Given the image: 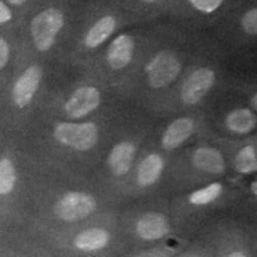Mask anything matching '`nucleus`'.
I'll return each instance as SVG.
<instances>
[{"instance_id":"7","label":"nucleus","mask_w":257,"mask_h":257,"mask_svg":"<svg viewBox=\"0 0 257 257\" xmlns=\"http://www.w3.org/2000/svg\"><path fill=\"white\" fill-rule=\"evenodd\" d=\"M246 0H170L160 17L174 19L188 27H216Z\"/></svg>"},{"instance_id":"9","label":"nucleus","mask_w":257,"mask_h":257,"mask_svg":"<svg viewBox=\"0 0 257 257\" xmlns=\"http://www.w3.org/2000/svg\"><path fill=\"white\" fill-rule=\"evenodd\" d=\"M48 136L56 146L85 153L98 144L100 128L93 121L59 120L49 127Z\"/></svg>"},{"instance_id":"22","label":"nucleus","mask_w":257,"mask_h":257,"mask_svg":"<svg viewBox=\"0 0 257 257\" xmlns=\"http://www.w3.org/2000/svg\"><path fill=\"white\" fill-rule=\"evenodd\" d=\"M234 168L240 174L250 175L257 170V149L255 143L243 146L234 156Z\"/></svg>"},{"instance_id":"28","label":"nucleus","mask_w":257,"mask_h":257,"mask_svg":"<svg viewBox=\"0 0 257 257\" xmlns=\"http://www.w3.org/2000/svg\"><path fill=\"white\" fill-rule=\"evenodd\" d=\"M141 257H163V256L154 255V253H149V255H144V256H141Z\"/></svg>"},{"instance_id":"3","label":"nucleus","mask_w":257,"mask_h":257,"mask_svg":"<svg viewBox=\"0 0 257 257\" xmlns=\"http://www.w3.org/2000/svg\"><path fill=\"white\" fill-rule=\"evenodd\" d=\"M81 9L72 0H49L34 10L18 35L21 49L56 67Z\"/></svg>"},{"instance_id":"17","label":"nucleus","mask_w":257,"mask_h":257,"mask_svg":"<svg viewBox=\"0 0 257 257\" xmlns=\"http://www.w3.org/2000/svg\"><path fill=\"white\" fill-rule=\"evenodd\" d=\"M257 125L256 112L249 107L232 108L225 114L224 126L230 134L245 136L255 131Z\"/></svg>"},{"instance_id":"20","label":"nucleus","mask_w":257,"mask_h":257,"mask_svg":"<svg viewBox=\"0 0 257 257\" xmlns=\"http://www.w3.org/2000/svg\"><path fill=\"white\" fill-rule=\"evenodd\" d=\"M110 240L108 231L102 227H92L80 232L74 238V246L82 252H98L106 248Z\"/></svg>"},{"instance_id":"29","label":"nucleus","mask_w":257,"mask_h":257,"mask_svg":"<svg viewBox=\"0 0 257 257\" xmlns=\"http://www.w3.org/2000/svg\"><path fill=\"white\" fill-rule=\"evenodd\" d=\"M2 223H4V221H3V220H0V224H2Z\"/></svg>"},{"instance_id":"26","label":"nucleus","mask_w":257,"mask_h":257,"mask_svg":"<svg viewBox=\"0 0 257 257\" xmlns=\"http://www.w3.org/2000/svg\"><path fill=\"white\" fill-rule=\"evenodd\" d=\"M225 257H249L245 252L240 251V250H234V251H231L230 253H227Z\"/></svg>"},{"instance_id":"23","label":"nucleus","mask_w":257,"mask_h":257,"mask_svg":"<svg viewBox=\"0 0 257 257\" xmlns=\"http://www.w3.org/2000/svg\"><path fill=\"white\" fill-rule=\"evenodd\" d=\"M224 191L223 185L220 182H213V184L207 185L206 187H202L198 191H194L189 195V204L194 206H206L212 202H214L220 197Z\"/></svg>"},{"instance_id":"27","label":"nucleus","mask_w":257,"mask_h":257,"mask_svg":"<svg viewBox=\"0 0 257 257\" xmlns=\"http://www.w3.org/2000/svg\"><path fill=\"white\" fill-rule=\"evenodd\" d=\"M251 191L253 193V195L257 194V182L256 181H253L251 184Z\"/></svg>"},{"instance_id":"1","label":"nucleus","mask_w":257,"mask_h":257,"mask_svg":"<svg viewBox=\"0 0 257 257\" xmlns=\"http://www.w3.org/2000/svg\"><path fill=\"white\" fill-rule=\"evenodd\" d=\"M207 48L182 32L150 31L136 67L120 86H138L153 93L168 91Z\"/></svg>"},{"instance_id":"15","label":"nucleus","mask_w":257,"mask_h":257,"mask_svg":"<svg viewBox=\"0 0 257 257\" xmlns=\"http://www.w3.org/2000/svg\"><path fill=\"white\" fill-rule=\"evenodd\" d=\"M192 165L195 169L212 175H220L225 172V159L219 149L210 146H200L193 150Z\"/></svg>"},{"instance_id":"8","label":"nucleus","mask_w":257,"mask_h":257,"mask_svg":"<svg viewBox=\"0 0 257 257\" xmlns=\"http://www.w3.org/2000/svg\"><path fill=\"white\" fill-rule=\"evenodd\" d=\"M214 28L232 50L252 53L257 42V0H246Z\"/></svg>"},{"instance_id":"21","label":"nucleus","mask_w":257,"mask_h":257,"mask_svg":"<svg viewBox=\"0 0 257 257\" xmlns=\"http://www.w3.org/2000/svg\"><path fill=\"white\" fill-rule=\"evenodd\" d=\"M25 17L9 5L5 0H0V30L18 36L23 28Z\"/></svg>"},{"instance_id":"16","label":"nucleus","mask_w":257,"mask_h":257,"mask_svg":"<svg viewBox=\"0 0 257 257\" xmlns=\"http://www.w3.org/2000/svg\"><path fill=\"white\" fill-rule=\"evenodd\" d=\"M125 12L131 15L138 23L152 18H159L162 10L170 0H112Z\"/></svg>"},{"instance_id":"11","label":"nucleus","mask_w":257,"mask_h":257,"mask_svg":"<svg viewBox=\"0 0 257 257\" xmlns=\"http://www.w3.org/2000/svg\"><path fill=\"white\" fill-rule=\"evenodd\" d=\"M96 202L92 195L83 192H68L54 205V214L60 220L72 223L85 219L95 210Z\"/></svg>"},{"instance_id":"5","label":"nucleus","mask_w":257,"mask_h":257,"mask_svg":"<svg viewBox=\"0 0 257 257\" xmlns=\"http://www.w3.org/2000/svg\"><path fill=\"white\" fill-rule=\"evenodd\" d=\"M149 35L147 29H123L80 69L94 81L120 86L136 67Z\"/></svg>"},{"instance_id":"25","label":"nucleus","mask_w":257,"mask_h":257,"mask_svg":"<svg viewBox=\"0 0 257 257\" xmlns=\"http://www.w3.org/2000/svg\"><path fill=\"white\" fill-rule=\"evenodd\" d=\"M8 133L9 134H12L11 131H10V128L8 127V125L5 124V121H4V119H3V117L2 115H0V147H2V144H4L5 142H3L2 143V138H6V136H8ZM2 150V149H0Z\"/></svg>"},{"instance_id":"14","label":"nucleus","mask_w":257,"mask_h":257,"mask_svg":"<svg viewBox=\"0 0 257 257\" xmlns=\"http://www.w3.org/2000/svg\"><path fill=\"white\" fill-rule=\"evenodd\" d=\"M137 149V144L130 140H123L114 144L107 156V166L112 174L118 178L126 175L136 159Z\"/></svg>"},{"instance_id":"6","label":"nucleus","mask_w":257,"mask_h":257,"mask_svg":"<svg viewBox=\"0 0 257 257\" xmlns=\"http://www.w3.org/2000/svg\"><path fill=\"white\" fill-rule=\"evenodd\" d=\"M224 76L221 55L213 48H207L172 88L175 89L180 104L194 107L205 100Z\"/></svg>"},{"instance_id":"13","label":"nucleus","mask_w":257,"mask_h":257,"mask_svg":"<svg viewBox=\"0 0 257 257\" xmlns=\"http://www.w3.org/2000/svg\"><path fill=\"white\" fill-rule=\"evenodd\" d=\"M19 57L18 36L0 30V93L15 72Z\"/></svg>"},{"instance_id":"19","label":"nucleus","mask_w":257,"mask_h":257,"mask_svg":"<svg viewBox=\"0 0 257 257\" xmlns=\"http://www.w3.org/2000/svg\"><path fill=\"white\" fill-rule=\"evenodd\" d=\"M169 231V223L166 216L161 213L144 214L137 220L136 233L143 240H157L163 238Z\"/></svg>"},{"instance_id":"10","label":"nucleus","mask_w":257,"mask_h":257,"mask_svg":"<svg viewBox=\"0 0 257 257\" xmlns=\"http://www.w3.org/2000/svg\"><path fill=\"white\" fill-rule=\"evenodd\" d=\"M101 83L94 80L79 83L67 93L60 107L67 120H81L100 107L104 99Z\"/></svg>"},{"instance_id":"24","label":"nucleus","mask_w":257,"mask_h":257,"mask_svg":"<svg viewBox=\"0 0 257 257\" xmlns=\"http://www.w3.org/2000/svg\"><path fill=\"white\" fill-rule=\"evenodd\" d=\"M5 2L9 5H11L22 16L27 17L34 10L40 8L41 5L46 4L49 0H5Z\"/></svg>"},{"instance_id":"4","label":"nucleus","mask_w":257,"mask_h":257,"mask_svg":"<svg viewBox=\"0 0 257 257\" xmlns=\"http://www.w3.org/2000/svg\"><path fill=\"white\" fill-rule=\"evenodd\" d=\"M55 66L25 53L19 47L15 72L0 93V115L12 134L18 131L37 110Z\"/></svg>"},{"instance_id":"2","label":"nucleus","mask_w":257,"mask_h":257,"mask_svg":"<svg viewBox=\"0 0 257 257\" xmlns=\"http://www.w3.org/2000/svg\"><path fill=\"white\" fill-rule=\"evenodd\" d=\"M135 24L136 19L112 0L82 6L59 64L81 68L114 35Z\"/></svg>"},{"instance_id":"12","label":"nucleus","mask_w":257,"mask_h":257,"mask_svg":"<svg viewBox=\"0 0 257 257\" xmlns=\"http://www.w3.org/2000/svg\"><path fill=\"white\" fill-rule=\"evenodd\" d=\"M198 128L197 120L189 115L179 117L168 124L161 136V147L166 152L178 149L195 134Z\"/></svg>"},{"instance_id":"18","label":"nucleus","mask_w":257,"mask_h":257,"mask_svg":"<svg viewBox=\"0 0 257 257\" xmlns=\"http://www.w3.org/2000/svg\"><path fill=\"white\" fill-rule=\"evenodd\" d=\"M166 168V160L160 153L153 152L143 157L138 165L136 178L141 187H150L159 181Z\"/></svg>"}]
</instances>
